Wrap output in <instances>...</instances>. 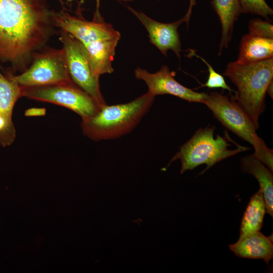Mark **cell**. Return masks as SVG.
<instances>
[{"label":"cell","instance_id":"obj_1","mask_svg":"<svg viewBox=\"0 0 273 273\" xmlns=\"http://www.w3.org/2000/svg\"><path fill=\"white\" fill-rule=\"evenodd\" d=\"M54 14L47 0H0V61L18 65L42 45Z\"/></svg>","mask_w":273,"mask_h":273},{"label":"cell","instance_id":"obj_2","mask_svg":"<svg viewBox=\"0 0 273 273\" xmlns=\"http://www.w3.org/2000/svg\"><path fill=\"white\" fill-rule=\"evenodd\" d=\"M223 75L237 88L232 97L258 129L267 89L273 80V58L249 64L230 62Z\"/></svg>","mask_w":273,"mask_h":273},{"label":"cell","instance_id":"obj_3","mask_svg":"<svg viewBox=\"0 0 273 273\" xmlns=\"http://www.w3.org/2000/svg\"><path fill=\"white\" fill-rule=\"evenodd\" d=\"M155 97L149 93L124 104H105L93 116L82 120L83 133L97 141L120 138L131 131L148 112Z\"/></svg>","mask_w":273,"mask_h":273},{"label":"cell","instance_id":"obj_4","mask_svg":"<svg viewBox=\"0 0 273 273\" xmlns=\"http://www.w3.org/2000/svg\"><path fill=\"white\" fill-rule=\"evenodd\" d=\"M202 103L222 125L252 145L255 150L253 155L272 172V149L258 136L254 122L232 96L211 92L207 94Z\"/></svg>","mask_w":273,"mask_h":273},{"label":"cell","instance_id":"obj_5","mask_svg":"<svg viewBox=\"0 0 273 273\" xmlns=\"http://www.w3.org/2000/svg\"><path fill=\"white\" fill-rule=\"evenodd\" d=\"M215 129L214 126H208L198 129L192 138L179 148L164 169L172 162L179 159L181 162V174L200 165L206 164V167L200 173L202 174L220 161L250 149L241 145L235 149H229L231 145L229 142L232 140L228 132L225 131L223 136L217 134L214 138Z\"/></svg>","mask_w":273,"mask_h":273},{"label":"cell","instance_id":"obj_6","mask_svg":"<svg viewBox=\"0 0 273 273\" xmlns=\"http://www.w3.org/2000/svg\"><path fill=\"white\" fill-rule=\"evenodd\" d=\"M21 96L59 105L86 119L94 116L101 106L73 81L51 85L21 87Z\"/></svg>","mask_w":273,"mask_h":273},{"label":"cell","instance_id":"obj_7","mask_svg":"<svg viewBox=\"0 0 273 273\" xmlns=\"http://www.w3.org/2000/svg\"><path fill=\"white\" fill-rule=\"evenodd\" d=\"M20 87L38 86L72 81L63 48L38 56L31 66L18 75H10Z\"/></svg>","mask_w":273,"mask_h":273},{"label":"cell","instance_id":"obj_8","mask_svg":"<svg viewBox=\"0 0 273 273\" xmlns=\"http://www.w3.org/2000/svg\"><path fill=\"white\" fill-rule=\"evenodd\" d=\"M63 43L68 71L72 81L91 96L101 107L106 104L100 90L99 77L91 70L83 45L63 31Z\"/></svg>","mask_w":273,"mask_h":273},{"label":"cell","instance_id":"obj_9","mask_svg":"<svg viewBox=\"0 0 273 273\" xmlns=\"http://www.w3.org/2000/svg\"><path fill=\"white\" fill-rule=\"evenodd\" d=\"M53 21L56 26L83 45L100 40L121 38L119 32L112 24L105 22L99 11H96L93 21L64 12L54 13Z\"/></svg>","mask_w":273,"mask_h":273},{"label":"cell","instance_id":"obj_10","mask_svg":"<svg viewBox=\"0 0 273 273\" xmlns=\"http://www.w3.org/2000/svg\"><path fill=\"white\" fill-rule=\"evenodd\" d=\"M175 73L170 71L168 67L163 65L155 73H150L146 70L137 68L134 76L147 84V92L153 97L168 94L172 95L189 102L202 103L207 93H198L177 82L174 78Z\"/></svg>","mask_w":273,"mask_h":273},{"label":"cell","instance_id":"obj_11","mask_svg":"<svg viewBox=\"0 0 273 273\" xmlns=\"http://www.w3.org/2000/svg\"><path fill=\"white\" fill-rule=\"evenodd\" d=\"M126 8L141 22L148 32L150 41L164 56L171 50L180 59L181 42L178 32L179 26L186 22L184 17L172 23H165L155 21L141 11L127 6Z\"/></svg>","mask_w":273,"mask_h":273},{"label":"cell","instance_id":"obj_12","mask_svg":"<svg viewBox=\"0 0 273 273\" xmlns=\"http://www.w3.org/2000/svg\"><path fill=\"white\" fill-rule=\"evenodd\" d=\"M272 236L266 237L259 231L249 233L240 236L229 248L239 257L263 259L268 264L273 257Z\"/></svg>","mask_w":273,"mask_h":273},{"label":"cell","instance_id":"obj_13","mask_svg":"<svg viewBox=\"0 0 273 273\" xmlns=\"http://www.w3.org/2000/svg\"><path fill=\"white\" fill-rule=\"evenodd\" d=\"M120 39V38H113L83 44L91 70L95 76L100 77L104 74L114 72L112 61Z\"/></svg>","mask_w":273,"mask_h":273},{"label":"cell","instance_id":"obj_14","mask_svg":"<svg viewBox=\"0 0 273 273\" xmlns=\"http://www.w3.org/2000/svg\"><path fill=\"white\" fill-rule=\"evenodd\" d=\"M243 171L253 175L258 181L263 195L266 212L273 216V176L271 171L253 154L245 156L241 161Z\"/></svg>","mask_w":273,"mask_h":273},{"label":"cell","instance_id":"obj_15","mask_svg":"<svg viewBox=\"0 0 273 273\" xmlns=\"http://www.w3.org/2000/svg\"><path fill=\"white\" fill-rule=\"evenodd\" d=\"M271 58H273V38L248 33L241 39L238 57L236 61L240 64H249Z\"/></svg>","mask_w":273,"mask_h":273},{"label":"cell","instance_id":"obj_16","mask_svg":"<svg viewBox=\"0 0 273 273\" xmlns=\"http://www.w3.org/2000/svg\"><path fill=\"white\" fill-rule=\"evenodd\" d=\"M214 10L218 16L221 26V37L218 55L228 47L231 40L234 26L242 13L239 0H212Z\"/></svg>","mask_w":273,"mask_h":273},{"label":"cell","instance_id":"obj_17","mask_svg":"<svg viewBox=\"0 0 273 273\" xmlns=\"http://www.w3.org/2000/svg\"><path fill=\"white\" fill-rule=\"evenodd\" d=\"M266 212L263 193L259 190L250 198L242 217L240 236L259 231Z\"/></svg>","mask_w":273,"mask_h":273},{"label":"cell","instance_id":"obj_18","mask_svg":"<svg viewBox=\"0 0 273 273\" xmlns=\"http://www.w3.org/2000/svg\"><path fill=\"white\" fill-rule=\"evenodd\" d=\"M20 96L21 87L0 71V119L12 120L14 105Z\"/></svg>","mask_w":273,"mask_h":273},{"label":"cell","instance_id":"obj_19","mask_svg":"<svg viewBox=\"0 0 273 273\" xmlns=\"http://www.w3.org/2000/svg\"><path fill=\"white\" fill-rule=\"evenodd\" d=\"M188 52V57H196L201 60L207 66L209 75L207 81L204 84H201V86H206L209 88H221L223 89L228 90L229 92L233 90L231 87L227 84L222 75L216 72L212 66L209 64L203 58L197 55L195 51L192 49H189Z\"/></svg>","mask_w":273,"mask_h":273},{"label":"cell","instance_id":"obj_20","mask_svg":"<svg viewBox=\"0 0 273 273\" xmlns=\"http://www.w3.org/2000/svg\"><path fill=\"white\" fill-rule=\"evenodd\" d=\"M242 12L260 16L270 21L269 17L273 15V10L265 0H239Z\"/></svg>","mask_w":273,"mask_h":273},{"label":"cell","instance_id":"obj_21","mask_svg":"<svg viewBox=\"0 0 273 273\" xmlns=\"http://www.w3.org/2000/svg\"><path fill=\"white\" fill-rule=\"evenodd\" d=\"M249 33L265 38H273V25L270 21L253 19L249 23Z\"/></svg>","mask_w":273,"mask_h":273},{"label":"cell","instance_id":"obj_22","mask_svg":"<svg viewBox=\"0 0 273 273\" xmlns=\"http://www.w3.org/2000/svg\"><path fill=\"white\" fill-rule=\"evenodd\" d=\"M196 0H190V5L187 12L186 13L184 17L186 19V22L187 23V27L189 25V22L190 19L191 15L192 14V9L194 6L196 5Z\"/></svg>","mask_w":273,"mask_h":273},{"label":"cell","instance_id":"obj_23","mask_svg":"<svg viewBox=\"0 0 273 273\" xmlns=\"http://www.w3.org/2000/svg\"><path fill=\"white\" fill-rule=\"evenodd\" d=\"M266 93H267L269 95L270 97H271V99H272V96H273L272 82L268 86Z\"/></svg>","mask_w":273,"mask_h":273},{"label":"cell","instance_id":"obj_24","mask_svg":"<svg viewBox=\"0 0 273 273\" xmlns=\"http://www.w3.org/2000/svg\"><path fill=\"white\" fill-rule=\"evenodd\" d=\"M97 4H96V11H99L100 6V0H96Z\"/></svg>","mask_w":273,"mask_h":273},{"label":"cell","instance_id":"obj_25","mask_svg":"<svg viewBox=\"0 0 273 273\" xmlns=\"http://www.w3.org/2000/svg\"><path fill=\"white\" fill-rule=\"evenodd\" d=\"M119 2H132L133 1V0H118Z\"/></svg>","mask_w":273,"mask_h":273},{"label":"cell","instance_id":"obj_26","mask_svg":"<svg viewBox=\"0 0 273 273\" xmlns=\"http://www.w3.org/2000/svg\"><path fill=\"white\" fill-rule=\"evenodd\" d=\"M67 1L68 2H72V1H74V0H67Z\"/></svg>","mask_w":273,"mask_h":273}]
</instances>
